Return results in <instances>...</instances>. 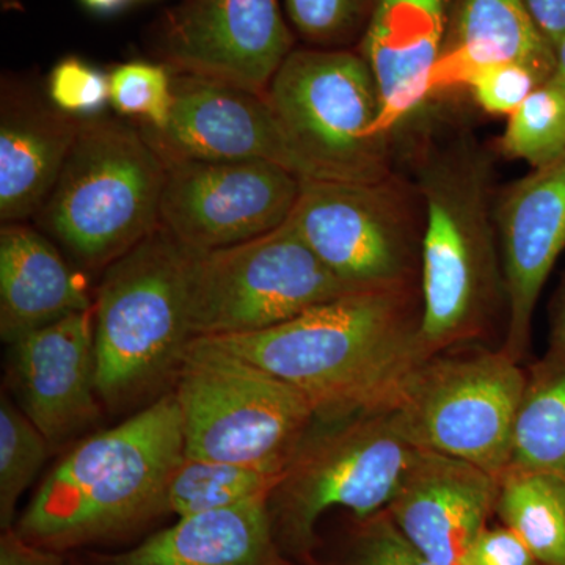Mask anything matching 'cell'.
<instances>
[{"label":"cell","mask_w":565,"mask_h":565,"mask_svg":"<svg viewBox=\"0 0 565 565\" xmlns=\"http://www.w3.org/2000/svg\"><path fill=\"white\" fill-rule=\"evenodd\" d=\"M173 81V70L166 63H121L109 73L110 104L139 126L162 129L172 114Z\"/></svg>","instance_id":"obj_28"},{"label":"cell","mask_w":565,"mask_h":565,"mask_svg":"<svg viewBox=\"0 0 565 565\" xmlns=\"http://www.w3.org/2000/svg\"><path fill=\"white\" fill-rule=\"evenodd\" d=\"M174 73V71H173ZM162 161H267L311 178L266 95L174 73L173 107L162 129L139 126Z\"/></svg>","instance_id":"obj_14"},{"label":"cell","mask_w":565,"mask_h":565,"mask_svg":"<svg viewBox=\"0 0 565 565\" xmlns=\"http://www.w3.org/2000/svg\"><path fill=\"white\" fill-rule=\"evenodd\" d=\"M359 291L338 278L288 221L247 243L192 252V337L195 340L263 332Z\"/></svg>","instance_id":"obj_10"},{"label":"cell","mask_w":565,"mask_h":565,"mask_svg":"<svg viewBox=\"0 0 565 565\" xmlns=\"http://www.w3.org/2000/svg\"><path fill=\"white\" fill-rule=\"evenodd\" d=\"M150 36L174 73L259 95L296 50L280 0H180L163 11Z\"/></svg>","instance_id":"obj_13"},{"label":"cell","mask_w":565,"mask_h":565,"mask_svg":"<svg viewBox=\"0 0 565 565\" xmlns=\"http://www.w3.org/2000/svg\"><path fill=\"white\" fill-rule=\"evenodd\" d=\"M289 222L338 278L360 291L415 286L422 243L407 200L388 180L302 178Z\"/></svg>","instance_id":"obj_11"},{"label":"cell","mask_w":565,"mask_h":565,"mask_svg":"<svg viewBox=\"0 0 565 565\" xmlns=\"http://www.w3.org/2000/svg\"><path fill=\"white\" fill-rule=\"evenodd\" d=\"M545 81L522 63H490L479 66L465 82L478 106L487 114L512 115Z\"/></svg>","instance_id":"obj_32"},{"label":"cell","mask_w":565,"mask_h":565,"mask_svg":"<svg viewBox=\"0 0 565 565\" xmlns=\"http://www.w3.org/2000/svg\"><path fill=\"white\" fill-rule=\"evenodd\" d=\"M161 228L206 253L247 243L291 217L302 178L267 161L166 163Z\"/></svg>","instance_id":"obj_12"},{"label":"cell","mask_w":565,"mask_h":565,"mask_svg":"<svg viewBox=\"0 0 565 565\" xmlns=\"http://www.w3.org/2000/svg\"><path fill=\"white\" fill-rule=\"evenodd\" d=\"M191 258L192 252L159 226L104 270L93 316L98 393L110 411L159 399L173 386L193 340Z\"/></svg>","instance_id":"obj_4"},{"label":"cell","mask_w":565,"mask_h":565,"mask_svg":"<svg viewBox=\"0 0 565 565\" xmlns=\"http://www.w3.org/2000/svg\"><path fill=\"white\" fill-rule=\"evenodd\" d=\"M52 455L44 435L18 407L6 390L0 394V526L10 530L18 520L22 494Z\"/></svg>","instance_id":"obj_26"},{"label":"cell","mask_w":565,"mask_h":565,"mask_svg":"<svg viewBox=\"0 0 565 565\" xmlns=\"http://www.w3.org/2000/svg\"><path fill=\"white\" fill-rule=\"evenodd\" d=\"M7 393L61 451L102 418L93 310L68 316L9 344Z\"/></svg>","instance_id":"obj_15"},{"label":"cell","mask_w":565,"mask_h":565,"mask_svg":"<svg viewBox=\"0 0 565 565\" xmlns=\"http://www.w3.org/2000/svg\"><path fill=\"white\" fill-rule=\"evenodd\" d=\"M285 471L182 457L167 490V514L188 516L273 493Z\"/></svg>","instance_id":"obj_25"},{"label":"cell","mask_w":565,"mask_h":565,"mask_svg":"<svg viewBox=\"0 0 565 565\" xmlns=\"http://www.w3.org/2000/svg\"><path fill=\"white\" fill-rule=\"evenodd\" d=\"M501 151L533 169L548 166L565 152V90L553 81L539 85L509 115Z\"/></svg>","instance_id":"obj_27"},{"label":"cell","mask_w":565,"mask_h":565,"mask_svg":"<svg viewBox=\"0 0 565 565\" xmlns=\"http://www.w3.org/2000/svg\"><path fill=\"white\" fill-rule=\"evenodd\" d=\"M498 490V479L482 468L418 449L386 512L430 563L460 565L486 530Z\"/></svg>","instance_id":"obj_17"},{"label":"cell","mask_w":565,"mask_h":565,"mask_svg":"<svg viewBox=\"0 0 565 565\" xmlns=\"http://www.w3.org/2000/svg\"><path fill=\"white\" fill-rule=\"evenodd\" d=\"M415 286L348 294L263 332L203 338L310 401L316 418L386 411L426 362Z\"/></svg>","instance_id":"obj_1"},{"label":"cell","mask_w":565,"mask_h":565,"mask_svg":"<svg viewBox=\"0 0 565 565\" xmlns=\"http://www.w3.org/2000/svg\"><path fill=\"white\" fill-rule=\"evenodd\" d=\"M508 319L501 351L525 360L539 297L565 248V152L509 185L494 203Z\"/></svg>","instance_id":"obj_16"},{"label":"cell","mask_w":565,"mask_h":565,"mask_svg":"<svg viewBox=\"0 0 565 565\" xmlns=\"http://www.w3.org/2000/svg\"><path fill=\"white\" fill-rule=\"evenodd\" d=\"M526 373L501 348L465 345L430 356L412 373L388 411L415 448L457 457L500 479Z\"/></svg>","instance_id":"obj_8"},{"label":"cell","mask_w":565,"mask_h":565,"mask_svg":"<svg viewBox=\"0 0 565 565\" xmlns=\"http://www.w3.org/2000/svg\"><path fill=\"white\" fill-rule=\"evenodd\" d=\"M266 98L313 180L388 177L385 140L375 134L381 95L360 52L296 47L275 73Z\"/></svg>","instance_id":"obj_9"},{"label":"cell","mask_w":565,"mask_h":565,"mask_svg":"<svg viewBox=\"0 0 565 565\" xmlns=\"http://www.w3.org/2000/svg\"><path fill=\"white\" fill-rule=\"evenodd\" d=\"M269 497L181 516L132 548L93 555L92 565H299L275 537Z\"/></svg>","instance_id":"obj_20"},{"label":"cell","mask_w":565,"mask_h":565,"mask_svg":"<svg viewBox=\"0 0 565 565\" xmlns=\"http://www.w3.org/2000/svg\"><path fill=\"white\" fill-rule=\"evenodd\" d=\"M494 512L541 565H565V481L542 471L508 468Z\"/></svg>","instance_id":"obj_24"},{"label":"cell","mask_w":565,"mask_h":565,"mask_svg":"<svg viewBox=\"0 0 565 565\" xmlns=\"http://www.w3.org/2000/svg\"><path fill=\"white\" fill-rule=\"evenodd\" d=\"M3 10H21L20 0H2Z\"/></svg>","instance_id":"obj_39"},{"label":"cell","mask_w":565,"mask_h":565,"mask_svg":"<svg viewBox=\"0 0 565 565\" xmlns=\"http://www.w3.org/2000/svg\"><path fill=\"white\" fill-rule=\"evenodd\" d=\"M359 522L338 565H435L401 533L388 512Z\"/></svg>","instance_id":"obj_31"},{"label":"cell","mask_w":565,"mask_h":565,"mask_svg":"<svg viewBox=\"0 0 565 565\" xmlns=\"http://www.w3.org/2000/svg\"><path fill=\"white\" fill-rule=\"evenodd\" d=\"M79 2L93 13L114 14L125 9L129 0H79Z\"/></svg>","instance_id":"obj_37"},{"label":"cell","mask_w":565,"mask_h":565,"mask_svg":"<svg viewBox=\"0 0 565 565\" xmlns=\"http://www.w3.org/2000/svg\"><path fill=\"white\" fill-rule=\"evenodd\" d=\"M539 31L556 51L565 36V0H525Z\"/></svg>","instance_id":"obj_35"},{"label":"cell","mask_w":565,"mask_h":565,"mask_svg":"<svg viewBox=\"0 0 565 565\" xmlns=\"http://www.w3.org/2000/svg\"><path fill=\"white\" fill-rule=\"evenodd\" d=\"M448 20V0H375L360 54L381 95L379 139L430 99V74L444 51Z\"/></svg>","instance_id":"obj_18"},{"label":"cell","mask_w":565,"mask_h":565,"mask_svg":"<svg viewBox=\"0 0 565 565\" xmlns=\"http://www.w3.org/2000/svg\"><path fill=\"white\" fill-rule=\"evenodd\" d=\"M47 96L65 114L77 118L96 117L110 103L109 74L84 58L68 55L51 70Z\"/></svg>","instance_id":"obj_30"},{"label":"cell","mask_w":565,"mask_h":565,"mask_svg":"<svg viewBox=\"0 0 565 565\" xmlns=\"http://www.w3.org/2000/svg\"><path fill=\"white\" fill-rule=\"evenodd\" d=\"M0 565H66V561L61 552L32 544L10 527L0 537Z\"/></svg>","instance_id":"obj_34"},{"label":"cell","mask_w":565,"mask_h":565,"mask_svg":"<svg viewBox=\"0 0 565 565\" xmlns=\"http://www.w3.org/2000/svg\"><path fill=\"white\" fill-rule=\"evenodd\" d=\"M172 393L191 459L285 471L316 422L299 390L203 338L189 344Z\"/></svg>","instance_id":"obj_7"},{"label":"cell","mask_w":565,"mask_h":565,"mask_svg":"<svg viewBox=\"0 0 565 565\" xmlns=\"http://www.w3.org/2000/svg\"><path fill=\"white\" fill-rule=\"evenodd\" d=\"M182 457L180 411L170 390L77 441L13 527L25 541L61 553L132 534L167 514V490Z\"/></svg>","instance_id":"obj_2"},{"label":"cell","mask_w":565,"mask_h":565,"mask_svg":"<svg viewBox=\"0 0 565 565\" xmlns=\"http://www.w3.org/2000/svg\"><path fill=\"white\" fill-rule=\"evenodd\" d=\"M555 54V71H553L550 81L555 82V84L559 85V87H563L565 90V36L563 41H561L559 46L556 47Z\"/></svg>","instance_id":"obj_38"},{"label":"cell","mask_w":565,"mask_h":565,"mask_svg":"<svg viewBox=\"0 0 565 565\" xmlns=\"http://www.w3.org/2000/svg\"><path fill=\"white\" fill-rule=\"evenodd\" d=\"M82 118L3 76L0 98V221L36 217L54 191Z\"/></svg>","instance_id":"obj_19"},{"label":"cell","mask_w":565,"mask_h":565,"mask_svg":"<svg viewBox=\"0 0 565 565\" xmlns=\"http://www.w3.org/2000/svg\"><path fill=\"white\" fill-rule=\"evenodd\" d=\"M514 62L530 66L545 82L556 54L539 31L525 0H456L445 46L430 74V98L463 88L479 66Z\"/></svg>","instance_id":"obj_22"},{"label":"cell","mask_w":565,"mask_h":565,"mask_svg":"<svg viewBox=\"0 0 565 565\" xmlns=\"http://www.w3.org/2000/svg\"><path fill=\"white\" fill-rule=\"evenodd\" d=\"M66 565H82V564L71 563V564H66Z\"/></svg>","instance_id":"obj_40"},{"label":"cell","mask_w":565,"mask_h":565,"mask_svg":"<svg viewBox=\"0 0 565 565\" xmlns=\"http://www.w3.org/2000/svg\"><path fill=\"white\" fill-rule=\"evenodd\" d=\"M167 167L139 126L82 118L36 221L82 266L106 270L161 226Z\"/></svg>","instance_id":"obj_5"},{"label":"cell","mask_w":565,"mask_h":565,"mask_svg":"<svg viewBox=\"0 0 565 565\" xmlns=\"http://www.w3.org/2000/svg\"><path fill=\"white\" fill-rule=\"evenodd\" d=\"M419 192L426 212L419 338L429 360L482 340L500 316L508 319V297L486 159L467 147L429 154Z\"/></svg>","instance_id":"obj_3"},{"label":"cell","mask_w":565,"mask_h":565,"mask_svg":"<svg viewBox=\"0 0 565 565\" xmlns=\"http://www.w3.org/2000/svg\"><path fill=\"white\" fill-rule=\"evenodd\" d=\"M375 0H285L294 31L313 47L345 50L363 35Z\"/></svg>","instance_id":"obj_29"},{"label":"cell","mask_w":565,"mask_h":565,"mask_svg":"<svg viewBox=\"0 0 565 565\" xmlns=\"http://www.w3.org/2000/svg\"><path fill=\"white\" fill-rule=\"evenodd\" d=\"M460 565H541L525 542L508 526L486 527Z\"/></svg>","instance_id":"obj_33"},{"label":"cell","mask_w":565,"mask_h":565,"mask_svg":"<svg viewBox=\"0 0 565 565\" xmlns=\"http://www.w3.org/2000/svg\"><path fill=\"white\" fill-rule=\"evenodd\" d=\"M84 278L47 237L24 225L0 228V338L7 345L25 334L93 310Z\"/></svg>","instance_id":"obj_21"},{"label":"cell","mask_w":565,"mask_h":565,"mask_svg":"<svg viewBox=\"0 0 565 565\" xmlns=\"http://www.w3.org/2000/svg\"><path fill=\"white\" fill-rule=\"evenodd\" d=\"M416 452L388 408L316 418L269 497L282 552L299 565H313L316 527L327 511L348 509L356 520L386 511Z\"/></svg>","instance_id":"obj_6"},{"label":"cell","mask_w":565,"mask_h":565,"mask_svg":"<svg viewBox=\"0 0 565 565\" xmlns=\"http://www.w3.org/2000/svg\"><path fill=\"white\" fill-rule=\"evenodd\" d=\"M509 468L565 481V351L552 349L526 374L516 412Z\"/></svg>","instance_id":"obj_23"},{"label":"cell","mask_w":565,"mask_h":565,"mask_svg":"<svg viewBox=\"0 0 565 565\" xmlns=\"http://www.w3.org/2000/svg\"><path fill=\"white\" fill-rule=\"evenodd\" d=\"M552 349L565 351V286L557 303L555 319H553Z\"/></svg>","instance_id":"obj_36"}]
</instances>
